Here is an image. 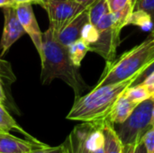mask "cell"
I'll list each match as a JSON object with an SVG mask.
<instances>
[{
    "label": "cell",
    "instance_id": "11",
    "mask_svg": "<svg viewBox=\"0 0 154 153\" xmlns=\"http://www.w3.org/2000/svg\"><path fill=\"white\" fill-rule=\"evenodd\" d=\"M45 145L40 141L23 140L9 133L0 131V153H28L35 148Z\"/></svg>",
    "mask_w": 154,
    "mask_h": 153
},
{
    "label": "cell",
    "instance_id": "7",
    "mask_svg": "<svg viewBox=\"0 0 154 153\" xmlns=\"http://www.w3.org/2000/svg\"><path fill=\"white\" fill-rule=\"evenodd\" d=\"M54 34L61 31L74 17L88 7L75 0H49L43 6Z\"/></svg>",
    "mask_w": 154,
    "mask_h": 153
},
{
    "label": "cell",
    "instance_id": "10",
    "mask_svg": "<svg viewBox=\"0 0 154 153\" xmlns=\"http://www.w3.org/2000/svg\"><path fill=\"white\" fill-rule=\"evenodd\" d=\"M88 23H90L88 7L74 17L61 31L55 34V37L61 44L68 47L72 42L81 38L82 30Z\"/></svg>",
    "mask_w": 154,
    "mask_h": 153
},
{
    "label": "cell",
    "instance_id": "20",
    "mask_svg": "<svg viewBox=\"0 0 154 153\" xmlns=\"http://www.w3.org/2000/svg\"><path fill=\"white\" fill-rule=\"evenodd\" d=\"M134 10V3H131L126 5L125 7L120 9L119 11L113 13L116 23L123 29L125 25H128L129 19L132 15V13Z\"/></svg>",
    "mask_w": 154,
    "mask_h": 153
},
{
    "label": "cell",
    "instance_id": "33",
    "mask_svg": "<svg viewBox=\"0 0 154 153\" xmlns=\"http://www.w3.org/2000/svg\"><path fill=\"white\" fill-rule=\"evenodd\" d=\"M135 153H147L146 152L145 148H144V146H143V142H141V143L137 146Z\"/></svg>",
    "mask_w": 154,
    "mask_h": 153
},
{
    "label": "cell",
    "instance_id": "28",
    "mask_svg": "<svg viewBox=\"0 0 154 153\" xmlns=\"http://www.w3.org/2000/svg\"><path fill=\"white\" fill-rule=\"evenodd\" d=\"M140 143H131L123 145V153H135L136 148Z\"/></svg>",
    "mask_w": 154,
    "mask_h": 153
},
{
    "label": "cell",
    "instance_id": "6",
    "mask_svg": "<svg viewBox=\"0 0 154 153\" xmlns=\"http://www.w3.org/2000/svg\"><path fill=\"white\" fill-rule=\"evenodd\" d=\"M95 26L98 30V38L95 42L88 44L89 51L99 54L106 62L113 61L120 42L122 28L116 23L113 13L102 17Z\"/></svg>",
    "mask_w": 154,
    "mask_h": 153
},
{
    "label": "cell",
    "instance_id": "26",
    "mask_svg": "<svg viewBox=\"0 0 154 153\" xmlns=\"http://www.w3.org/2000/svg\"><path fill=\"white\" fill-rule=\"evenodd\" d=\"M140 84V83H139ZM141 84L148 90L152 96H154V70L152 71L142 82Z\"/></svg>",
    "mask_w": 154,
    "mask_h": 153
},
{
    "label": "cell",
    "instance_id": "4",
    "mask_svg": "<svg viewBox=\"0 0 154 153\" xmlns=\"http://www.w3.org/2000/svg\"><path fill=\"white\" fill-rule=\"evenodd\" d=\"M104 122L82 123L75 126L63 142L67 153H106Z\"/></svg>",
    "mask_w": 154,
    "mask_h": 153
},
{
    "label": "cell",
    "instance_id": "5",
    "mask_svg": "<svg viewBox=\"0 0 154 153\" xmlns=\"http://www.w3.org/2000/svg\"><path fill=\"white\" fill-rule=\"evenodd\" d=\"M153 104L154 96L139 104L124 123L114 124L115 131L123 145L142 142L143 136L152 127L151 119Z\"/></svg>",
    "mask_w": 154,
    "mask_h": 153
},
{
    "label": "cell",
    "instance_id": "14",
    "mask_svg": "<svg viewBox=\"0 0 154 153\" xmlns=\"http://www.w3.org/2000/svg\"><path fill=\"white\" fill-rule=\"evenodd\" d=\"M0 131L5 132V133H10L11 131H15L23 135H24L27 139L31 141L37 142L34 137L30 135L27 132H25L17 123L16 121L11 116V115L7 112L5 109V106L0 103Z\"/></svg>",
    "mask_w": 154,
    "mask_h": 153
},
{
    "label": "cell",
    "instance_id": "9",
    "mask_svg": "<svg viewBox=\"0 0 154 153\" xmlns=\"http://www.w3.org/2000/svg\"><path fill=\"white\" fill-rule=\"evenodd\" d=\"M18 19L25 31V33L29 35L33 45L40 55L42 57V32L39 27L37 23L36 17L34 15L32 4L29 3H23L14 5Z\"/></svg>",
    "mask_w": 154,
    "mask_h": 153
},
{
    "label": "cell",
    "instance_id": "16",
    "mask_svg": "<svg viewBox=\"0 0 154 153\" xmlns=\"http://www.w3.org/2000/svg\"><path fill=\"white\" fill-rule=\"evenodd\" d=\"M124 96L128 100H130L131 102L136 105H139L142 102L145 101L146 99L152 97L148 90L141 83L136 85H131L130 87H128L125 90Z\"/></svg>",
    "mask_w": 154,
    "mask_h": 153
},
{
    "label": "cell",
    "instance_id": "25",
    "mask_svg": "<svg viewBox=\"0 0 154 153\" xmlns=\"http://www.w3.org/2000/svg\"><path fill=\"white\" fill-rule=\"evenodd\" d=\"M111 13H116L125 7L126 5L134 3V0H106Z\"/></svg>",
    "mask_w": 154,
    "mask_h": 153
},
{
    "label": "cell",
    "instance_id": "31",
    "mask_svg": "<svg viewBox=\"0 0 154 153\" xmlns=\"http://www.w3.org/2000/svg\"><path fill=\"white\" fill-rule=\"evenodd\" d=\"M78 3L81 4L82 5H84L85 7H89L94 2H96L97 0H75Z\"/></svg>",
    "mask_w": 154,
    "mask_h": 153
},
{
    "label": "cell",
    "instance_id": "23",
    "mask_svg": "<svg viewBox=\"0 0 154 153\" xmlns=\"http://www.w3.org/2000/svg\"><path fill=\"white\" fill-rule=\"evenodd\" d=\"M142 142L147 153H154V127L146 132L142 138Z\"/></svg>",
    "mask_w": 154,
    "mask_h": 153
},
{
    "label": "cell",
    "instance_id": "24",
    "mask_svg": "<svg viewBox=\"0 0 154 153\" xmlns=\"http://www.w3.org/2000/svg\"><path fill=\"white\" fill-rule=\"evenodd\" d=\"M28 153H67V151H66L64 143H62L56 147H50L48 145L38 147V148L32 150Z\"/></svg>",
    "mask_w": 154,
    "mask_h": 153
},
{
    "label": "cell",
    "instance_id": "22",
    "mask_svg": "<svg viewBox=\"0 0 154 153\" xmlns=\"http://www.w3.org/2000/svg\"><path fill=\"white\" fill-rule=\"evenodd\" d=\"M134 9H141L150 15L152 22V31H154V0H134Z\"/></svg>",
    "mask_w": 154,
    "mask_h": 153
},
{
    "label": "cell",
    "instance_id": "3",
    "mask_svg": "<svg viewBox=\"0 0 154 153\" xmlns=\"http://www.w3.org/2000/svg\"><path fill=\"white\" fill-rule=\"evenodd\" d=\"M152 44L153 38L150 34L145 41L125 52L117 60L106 62V69L97 87L118 83L135 74H140L146 68Z\"/></svg>",
    "mask_w": 154,
    "mask_h": 153
},
{
    "label": "cell",
    "instance_id": "1",
    "mask_svg": "<svg viewBox=\"0 0 154 153\" xmlns=\"http://www.w3.org/2000/svg\"><path fill=\"white\" fill-rule=\"evenodd\" d=\"M41 60L42 84H50L53 79L60 78L73 89L76 96H80L88 88L79 73V68L73 64L69 57L68 47L57 40L51 27L42 33Z\"/></svg>",
    "mask_w": 154,
    "mask_h": 153
},
{
    "label": "cell",
    "instance_id": "2",
    "mask_svg": "<svg viewBox=\"0 0 154 153\" xmlns=\"http://www.w3.org/2000/svg\"><path fill=\"white\" fill-rule=\"evenodd\" d=\"M140 74L114 84L95 87L89 93L75 97L74 104L66 118L81 123L104 122L120 96L133 85Z\"/></svg>",
    "mask_w": 154,
    "mask_h": 153
},
{
    "label": "cell",
    "instance_id": "19",
    "mask_svg": "<svg viewBox=\"0 0 154 153\" xmlns=\"http://www.w3.org/2000/svg\"><path fill=\"white\" fill-rule=\"evenodd\" d=\"M0 78L5 85H12L16 81V76L12 69L11 63L0 58Z\"/></svg>",
    "mask_w": 154,
    "mask_h": 153
},
{
    "label": "cell",
    "instance_id": "29",
    "mask_svg": "<svg viewBox=\"0 0 154 153\" xmlns=\"http://www.w3.org/2000/svg\"><path fill=\"white\" fill-rule=\"evenodd\" d=\"M151 34H152V38H153V44H152V50H151L150 55H149L148 60H147V65H146V68H147L151 63H152V62L154 61V31H152Z\"/></svg>",
    "mask_w": 154,
    "mask_h": 153
},
{
    "label": "cell",
    "instance_id": "34",
    "mask_svg": "<svg viewBox=\"0 0 154 153\" xmlns=\"http://www.w3.org/2000/svg\"><path fill=\"white\" fill-rule=\"evenodd\" d=\"M151 124L152 126L154 127V104L153 107H152V119H151Z\"/></svg>",
    "mask_w": 154,
    "mask_h": 153
},
{
    "label": "cell",
    "instance_id": "18",
    "mask_svg": "<svg viewBox=\"0 0 154 153\" xmlns=\"http://www.w3.org/2000/svg\"><path fill=\"white\" fill-rule=\"evenodd\" d=\"M128 24H134L143 30H152V22L150 15L141 9H134L129 19Z\"/></svg>",
    "mask_w": 154,
    "mask_h": 153
},
{
    "label": "cell",
    "instance_id": "13",
    "mask_svg": "<svg viewBox=\"0 0 154 153\" xmlns=\"http://www.w3.org/2000/svg\"><path fill=\"white\" fill-rule=\"evenodd\" d=\"M102 130L105 136L106 153H123V144L115 131L114 124L106 120L104 122Z\"/></svg>",
    "mask_w": 154,
    "mask_h": 153
},
{
    "label": "cell",
    "instance_id": "12",
    "mask_svg": "<svg viewBox=\"0 0 154 153\" xmlns=\"http://www.w3.org/2000/svg\"><path fill=\"white\" fill-rule=\"evenodd\" d=\"M137 106L138 105L128 100L123 93L114 105L107 117V121L112 124H119L124 123L131 115Z\"/></svg>",
    "mask_w": 154,
    "mask_h": 153
},
{
    "label": "cell",
    "instance_id": "30",
    "mask_svg": "<svg viewBox=\"0 0 154 153\" xmlns=\"http://www.w3.org/2000/svg\"><path fill=\"white\" fill-rule=\"evenodd\" d=\"M2 80L0 78V103L1 104H5L6 102V96H5V90L3 88V85H2Z\"/></svg>",
    "mask_w": 154,
    "mask_h": 153
},
{
    "label": "cell",
    "instance_id": "8",
    "mask_svg": "<svg viewBox=\"0 0 154 153\" xmlns=\"http://www.w3.org/2000/svg\"><path fill=\"white\" fill-rule=\"evenodd\" d=\"M4 13V28L0 40L1 57L6 54L11 46L25 34L14 6H3Z\"/></svg>",
    "mask_w": 154,
    "mask_h": 153
},
{
    "label": "cell",
    "instance_id": "21",
    "mask_svg": "<svg viewBox=\"0 0 154 153\" xmlns=\"http://www.w3.org/2000/svg\"><path fill=\"white\" fill-rule=\"evenodd\" d=\"M97 38H98V30L94 24L88 23L82 30L81 39H83L88 44H91L95 42L97 40Z\"/></svg>",
    "mask_w": 154,
    "mask_h": 153
},
{
    "label": "cell",
    "instance_id": "27",
    "mask_svg": "<svg viewBox=\"0 0 154 153\" xmlns=\"http://www.w3.org/2000/svg\"><path fill=\"white\" fill-rule=\"evenodd\" d=\"M49 0H12L13 6L18 5V4H23V3H29V4H37L42 6H43Z\"/></svg>",
    "mask_w": 154,
    "mask_h": 153
},
{
    "label": "cell",
    "instance_id": "32",
    "mask_svg": "<svg viewBox=\"0 0 154 153\" xmlns=\"http://www.w3.org/2000/svg\"><path fill=\"white\" fill-rule=\"evenodd\" d=\"M3 6H13L12 0H0V7Z\"/></svg>",
    "mask_w": 154,
    "mask_h": 153
},
{
    "label": "cell",
    "instance_id": "17",
    "mask_svg": "<svg viewBox=\"0 0 154 153\" xmlns=\"http://www.w3.org/2000/svg\"><path fill=\"white\" fill-rule=\"evenodd\" d=\"M109 13L111 12L109 10L106 0H97L88 7L90 23L96 25L102 17Z\"/></svg>",
    "mask_w": 154,
    "mask_h": 153
},
{
    "label": "cell",
    "instance_id": "15",
    "mask_svg": "<svg viewBox=\"0 0 154 153\" xmlns=\"http://www.w3.org/2000/svg\"><path fill=\"white\" fill-rule=\"evenodd\" d=\"M68 50L73 64L77 68H79L81 66L83 59L89 51V46L83 39L80 38L69 45Z\"/></svg>",
    "mask_w": 154,
    "mask_h": 153
}]
</instances>
